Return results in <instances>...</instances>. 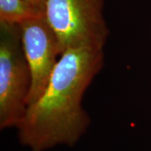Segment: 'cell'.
Masks as SVG:
<instances>
[{"mask_svg":"<svg viewBox=\"0 0 151 151\" xmlns=\"http://www.w3.org/2000/svg\"><path fill=\"white\" fill-rule=\"evenodd\" d=\"M104 60V49H69L60 55L45 92L16 128L21 145L47 151L80 141L92 122L82 99Z\"/></svg>","mask_w":151,"mask_h":151,"instance_id":"obj_1","label":"cell"},{"mask_svg":"<svg viewBox=\"0 0 151 151\" xmlns=\"http://www.w3.org/2000/svg\"><path fill=\"white\" fill-rule=\"evenodd\" d=\"M30 86L19 25L0 23V129H16L21 122Z\"/></svg>","mask_w":151,"mask_h":151,"instance_id":"obj_2","label":"cell"},{"mask_svg":"<svg viewBox=\"0 0 151 151\" xmlns=\"http://www.w3.org/2000/svg\"><path fill=\"white\" fill-rule=\"evenodd\" d=\"M104 0H46L45 19L59 40L61 53L69 49H104L109 35Z\"/></svg>","mask_w":151,"mask_h":151,"instance_id":"obj_3","label":"cell"},{"mask_svg":"<svg viewBox=\"0 0 151 151\" xmlns=\"http://www.w3.org/2000/svg\"><path fill=\"white\" fill-rule=\"evenodd\" d=\"M19 25L31 74L27 100L29 107L43 94L62 53L57 35L45 17L29 19Z\"/></svg>","mask_w":151,"mask_h":151,"instance_id":"obj_4","label":"cell"},{"mask_svg":"<svg viewBox=\"0 0 151 151\" xmlns=\"http://www.w3.org/2000/svg\"><path fill=\"white\" fill-rule=\"evenodd\" d=\"M40 17H45V10L26 0H0V23L20 24Z\"/></svg>","mask_w":151,"mask_h":151,"instance_id":"obj_5","label":"cell"},{"mask_svg":"<svg viewBox=\"0 0 151 151\" xmlns=\"http://www.w3.org/2000/svg\"><path fill=\"white\" fill-rule=\"evenodd\" d=\"M26 1L31 3L34 5L38 6L40 8H42L45 10V2H46V0H26Z\"/></svg>","mask_w":151,"mask_h":151,"instance_id":"obj_6","label":"cell"}]
</instances>
